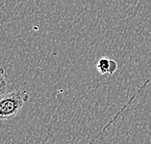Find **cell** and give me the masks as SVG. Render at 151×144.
<instances>
[{
  "label": "cell",
  "mask_w": 151,
  "mask_h": 144,
  "mask_svg": "<svg viewBox=\"0 0 151 144\" xmlns=\"http://www.w3.org/2000/svg\"><path fill=\"white\" fill-rule=\"evenodd\" d=\"M29 100L25 90H17L0 96V121L14 118Z\"/></svg>",
  "instance_id": "1"
},
{
  "label": "cell",
  "mask_w": 151,
  "mask_h": 144,
  "mask_svg": "<svg viewBox=\"0 0 151 144\" xmlns=\"http://www.w3.org/2000/svg\"><path fill=\"white\" fill-rule=\"evenodd\" d=\"M96 69L100 75L104 76L109 73V75H114L115 72L117 70V63L107 57H101L98 59L96 63Z\"/></svg>",
  "instance_id": "2"
},
{
  "label": "cell",
  "mask_w": 151,
  "mask_h": 144,
  "mask_svg": "<svg viewBox=\"0 0 151 144\" xmlns=\"http://www.w3.org/2000/svg\"><path fill=\"white\" fill-rule=\"evenodd\" d=\"M7 86H8V83H7L5 71L3 68H0V96L6 93Z\"/></svg>",
  "instance_id": "3"
}]
</instances>
